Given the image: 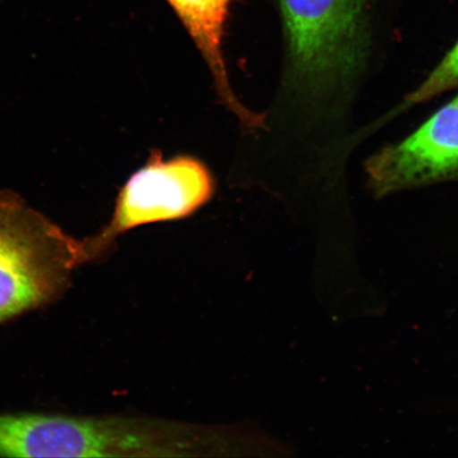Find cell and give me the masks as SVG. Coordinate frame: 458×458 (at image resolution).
<instances>
[{
  "mask_svg": "<svg viewBox=\"0 0 458 458\" xmlns=\"http://www.w3.org/2000/svg\"><path fill=\"white\" fill-rule=\"evenodd\" d=\"M377 196L458 176V95L397 145L366 162Z\"/></svg>",
  "mask_w": 458,
  "mask_h": 458,
  "instance_id": "5b68a950",
  "label": "cell"
},
{
  "mask_svg": "<svg viewBox=\"0 0 458 458\" xmlns=\"http://www.w3.org/2000/svg\"><path fill=\"white\" fill-rule=\"evenodd\" d=\"M214 192L213 174L200 160L185 156L165 159L154 152L120 189L110 222L82 240L85 263L100 259L131 229L191 216Z\"/></svg>",
  "mask_w": 458,
  "mask_h": 458,
  "instance_id": "3957f363",
  "label": "cell"
},
{
  "mask_svg": "<svg viewBox=\"0 0 458 458\" xmlns=\"http://www.w3.org/2000/svg\"><path fill=\"white\" fill-rule=\"evenodd\" d=\"M83 265L82 240L0 191V324L53 302Z\"/></svg>",
  "mask_w": 458,
  "mask_h": 458,
  "instance_id": "6da1fadb",
  "label": "cell"
},
{
  "mask_svg": "<svg viewBox=\"0 0 458 458\" xmlns=\"http://www.w3.org/2000/svg\"><path fill=\"white\" fill-rule=\"evenodd\" d=\"M140 425L122 418L0 414V456L106 457L147 449Z\"/></svg>",
  "mask_w": 458,
  "mask_h": 458,
  "instance_id": "277c9868",
  "label": "cell"
},
{
  "mask_svg": "<svg viewBox=\"0 0 458 458\" xmlns=\"http://www.w3.org/2000/svg\"><path fill=\"white\" fill-rule=\"evenodd\" d=\"M185 27L204 57L213 76L215 89L239 122L249 129L261 128L260 114L245 107L229 82L225 56V38L233 4L238 0H165Z\"/></svg>",
  "mask_w": 458,
  "mask_h": 458,
  "instance_id": "8992f818",
  "label": "cell"
},
{
  "mask_svg": "<svg viewBox=\"0 0 458 458\" xmlns=\"http://www.w3.org/2000/svg\"><path fill=\"white\" fill-rule=\"evenodd\" d=\"M458 85V42L442 62L429 73L426 81L411 93L406 98V105L413 106L426 102L439 94Z\"/></svg>",
  "mask_w": 458,
  "mask_h": 458,
  "instance_id": "52a82bcc",
  "label": "cell"
},
{
  "mask_svg": "<svg viewBox=\"0 0 458 458\" xmlns=\"http://www.w3.org/2000/svg\"><path fill=\"white\" fill-rule=\"evenodd\" d=\"M370 0H276L288 49L289 81L319 94L364 66Z\"/></svg>",
  "mask_w": 458,
  "mask_h": 458,
  "instance_id": "7a4b0ae2",
  "label": "cell"
}]
</instances>
